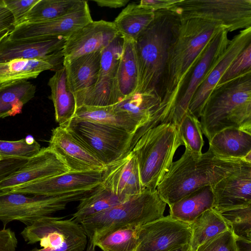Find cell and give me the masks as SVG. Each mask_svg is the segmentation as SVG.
<instances>
[{
    "label": "cell",
    "instance_id": "cell-31",
    "mask_svg": "<svg viewBox=\"0 0 251 251\" xmlns=\"http://www.w3.org/2000/svg\"><path fill=\"white\" fill-rule=\"evenodd\" d=\"M74 117L119 128L133 134L134 137L140 129L139 125L127 114L115 109L113 105H82L76 108Z\"/></svg>",
    "mask_w": 251,
    "mask_h": 251
},
{
    "label": "cell",
    "instance_id": "cell-37",
    "mask_svg": "<svg viewBox=\"0 0 251 251\" xmlns=\"http://www.w3.org/2000/svg\"><path fill=\"white\" fill-rule=\"evenodd\" d=\"M177 127L185 148L194 153L201 154L204 141L198 118L187 111Z\"/></svg>",
    "mask_w": 251,
    "mask_h": 251
},
{
    "label": "cell",
    "instance_id": "cell-35",
    "mask_svg": "<svg viewBox=\"0 0 251 251\" xmlns=\"http://www.w3.org/2000/svg\"><path fill=\"white\" fill-rule=\"evenodd\" d=\"M154 15V11L142 7L138 4L129 3L113 23L120 34L135 40L148 26Z\"/></svg>",
    "mask_w": 251,
    "mask_h": 251
},
{
    "label": "cell",
    "instance_id": "cell-14",
    "mask_svg": "<svg viewBox=\"0 0 251 251\" xmlns=\"http://www.w3.org/2000/svg\"><path fill=\"white\" fill-rule=\"evenodd\" d=\"M102 171L67 173L19 185L3 192L53 196L69 192L90 190L102 182Z\"/></svg>",
    "mask_w": 251,
    "mask_h": 251
},
{
    "label": "cell",
    "instance_id": "cell-3",
    "mask_svg": "<svg viewBox=\"0 0 251 251\" xmlns=\"http://www.w3.org/2000/svg\"><path fill=\"white\" fill-rule=\"evenodd\" d=\"M180 23V16L175 10L154 11L151 23L134 40L138 73L136 93L159 96L169 53Z\"/></svg>",
    "mask_w": 251,
    "mask_h": 251
},
{
    "label": "cell",
    "instance_id": "cell-17",
    "mask_svg": "<svg viewBox=\"0 0 251 251\" xmlns=\"http://www.w3.org/2000/svg\"><path fill=\"white\" fill-rule=\"evenodd\" d=\"M251 43V26L234 36L195 93L188 111L194 116L201 117L202 109L213 89L239 54Z\"/></svg>",
    "mask_w": 251,
    "mask_h": 251
},
{
    "label": "cell",
    "instance_id": "cell-42",
    "mask_svg": "<svg viewBox=\"0 0 251 251\" xmlns=\"http://www.w3.org/2000/svg\"><path fill=\"white\" fill-rule=\"evenodd\" d=\"M5 7L12 14L14 27L21 24L32 7L39 0H3Z\"/></svg>",
    "mask_w": 251,
    "mask_h": 251
},
{
    "label": "cell",
    "instance_id": "cell-33",
    "mask_svg": "<svg viewBox=\"0 0 251 251\" xmlns=\"http://www.w3.org/2000/svg\"><path fill=\"white\" fill-rule=\"evenodd\" d=\"M142 225L117 228L89 240L102 251H135Z\"/></svg>",
    "mask_w": 251,
    "mask_h": 251
},
{
    "label": "cell",
    "instance_id": "cell-16",
    "mask_svg": "<svg viewBox=\"0 0 251 251\" xmlns=\"http://www.w3.org/2000/svg\"><path fill=\"white\" fill-rule=\"evenodd\" d=\"M63 159L71 172L102 171L106 166L65 126L52 129L49 146Z\"/></svg>",
    "mask_w": 251,
    "mask_h": 251
},
{
    "label": "cell",
    "instance_id": "cell-51",
    "mask_svg": "<svg viewBox=\"0 0 251 251\" xmlns=\"http://www.w3.org/2000/svg\"><path fill=\"white\" fill-rule=\"evenodd\" d=\"M85 251H96V246L94 245L93 242L89 240L88 243Z\"/></svg>",
    "mask_w": 251,
    "mask_h": 251
},
{
    "label": "cell",
    "instance_id": "cell-4",
    "mask_svg": "<svg viewBox=\"0 0 251 251\" xmlns=\"http://www.w3.org/2000/svg\"><path fill=\"white\" fill-rule=\"evenodd\" d=\"M200 117L202 132L208 141L227 128L251 133V73L217 85Z\"/></svg>",
    "mask_w": 251,
    "mask_h": 251
},
{
    "label": "cell",
    "instance_id": "cell-27",
    "mask_svg": "<svg viewBox=\"0 0 251 251\" xmlns=\"http://www.w3.org/2000/svg\"><path fill=\"white\" fill-rule=\"evenodd\" d=\"M49 97L54 108L55 119L60 126H65L74 117L77 108L75 98L68 87L64 66L55 71L48 83Z\"/></svg>",
    "mask_w": 251,
    "mask_h": 251
},
{
    "label": "cell",
    "instance_id": "cell-2",
    "mask_svg": "<svg viewBox=\"0 0 251 251\" xmlns=\"http://www.w3.org/2000/svg\"><path fill=\"white\" fill-rule=\"evenodd\" d=\"M244 161L218 157L210 149L198 154L185 148L181 157L172 162L156 190L170 206L200 188L213 186L239 170Z\"/></svg>",
    "mask_w": 251,
    "mask_h": 251
},
{
    "label": "cell",
    "instance_id": "cell-7",
    "mask_svg": "<svg viewBox=\"0 0 251 251\" xmlns=\"http://www.w3.org/2000/svg\"><path fill=\"white\" fill-rule=\"evenodd\" d=\"M94 189L53 196L0 192V221L4 228L14 221L28 226L40 219L64 210L69 203L79 201Z\"/></svg>",
    "mask_w": 251,
    "mask_h": 251
},
{
    "label": "cell",
    "instance_id": "cell-20",
    "mask_svg": "<svg viewBox=\"0 0 251 251\" xmlns=\"http://www.w3.org/2000/svg\"><path fill=\"white\" fill-rule=\"evenodd\" d=\"M212 187L213 208L220 213L251 204V162L245 160L239 170Z\"/></svg>",
    "mask_w": 251,
    "mask_h": 251
},
{
    "label": "cell",
    "instance_id": "cell-34",
    "mask_svg": "<svg viewBox=\"0 0 251 251\" xmlns=\"http://www.w3.org/2000/svg\"><path fill=\"white\" fill-rule=\"evenodd\" d=\"M191 230L190 245L192 251L217 234L230 229L221 213L214 208L209 209L189 224Z\"/></svg>",
    "mask_w": 251,
    "mask_h": 251
},
{
    "label": "cell",
    "instance_id": "cell-23",
    "mask_svg": "<svg viewBox=\"0 0 251 251\" xmlns=\"http://www.w3.org/2000/svg\"><path fill=\"white\" fill-rule=\"evenodd\" d=\"M62 50L46 57L35 59H14L0 63V84L36 78L42 72L57 71L63 67Z\"/></svg>",
    "mask_w": 251,
    "mask_h": 251
},
{
    "label": "cell",
    "instance_id": "cell-24",
    "mask_svg": "<svg viewBox=\"0 0 251 251\" xmlns=\"http://www.w3.org/2000/svg\"><path fill=\"white\" fill-rule=\"evenodd\" d=\"M101 51L64 60L67 84L75 96L88 90L96 82L100 67Z\"/></svg>",
    "mask_w": 251,
    "mask_h": 251
},
{
    "label": "cell",
    "instance_id": "cell-18",
    "mask_svg": "<svg viewBox=\"0 0 251 251\" xmlns=\"http://www.w3.org/2000/svg\"><path fill=\"white\" fill-rule=\"evenodd\" d=\"M119 34L113 22L92 21L67 38L62 49L64 60L101 51Z\"/></svg>",
    "mask_w": 251,
    "mask_h": 251
},
{
    "label": "cell",
    "instance_id": "cell-5",
    "mask_svg": "<svg viewBox=\"0 0 251 251\" xmlns=\"http://www.w3.org/2000/svg\"><path fill=\"white\" fill-rule=\"evenodd\" d=\"M166 203L156 189L146 188L124 202L88 217L80 224L89 239L112 229L142 225L164 217Z\"/></svg>",
    "mask_w": 251,
    "mask_h": 251
},
{
    "label": "cell",
    "instance_id": "cell-21",
    "mask_svg": "<svg viewBox=\"0 0 251 251\" xmlns=\"http://www.w3.org/2000/svg\"><path fill=\"white\" fill-rule=\"evenodd\" d=\"M101 184L118 195L127 197L146 189L141 184L137 161L132 151L124 158L106 166Z\"/></svg>",
    "mask_w": 251,
    "mask_h": 251
},
{
    "label": "cell",
    "instance_id": "cell-48",
    "mask_svg": "<svg viewBox=\"0 0 251 251\" xmlns=\"http://www.w3.org/2000/svg\"><path fill=\"white\" fill-rule=\"evenodd\" d=\"M238 251H251V241L237 239Z\"/></svg>",
    "mask_w": 251,
    "mask_h": 251
},
{
    "label": "cell",
    "instance_id": "cell-8",
    "mask_svg": "<svg viewBox=\"0 0 251 251\" xmlns=\"http://www.w3.org/2000/svg\"><path fill=\"white\" fill-rule=\"evenodd\" d=\"M105 166L125 157L133 148L134 135L101 123L74 117L65 126Z\"/></svg>",
    "mask_w": 251,
    "mask_h": 251
},
{
    "label": "cell",
    "instance_id": "cell-43",
    "mask_svg": "<svg viewBox=\"0 0 251 251\" xmlns=\"http://www.w3.org/2000/svg\"><path fill=\"white\" fill-rule=\"evenodd\" d=\"M27 160L21 157L0 156V181L18 170Z\"/></svg>",
    "mask_w": 251,
    "mask_h": 251
},
{
    "label": "cell",
    "instance_id": "cell-10",
    "mask_svg": "<svg viewBox=\"0 0 251 251\" xmlns=\"http://www.w3.org/2000/svg\"><path fill=\"white\" fill-rule=\"evenodd\" d=\"M172 10L181 20L197 18L215 22L227 32L251 26V0H178Z\"/></svg>",
    "mask_w": 251,
    "mask_h": 251
},
{
    "label": "cell",
    "instance_id": "cell-45",
    "mask_svg": "<svg viewBox=\"0 0 251 251\" xmlns=\"http://www.w3.org/2000/svg\"><path fill=\"white\" fill-rule=\"evenodd\" d=\"M178 0H142L139 6L152 11L161 10H172Z\"/></svg>",
    "mask_w": 251,
    "mask_h": 251
},
{
    "label": "cell",
    "instance_id": "cell-25",
    "mask_svg": "<svg viewBox=\"0 0 251 251\" xmlns=\"http://www.w3.org/2000/svg\"><path fill=\"white\" fill-rule=\"evenodd\" d=\"M209 149L223 158L243 159L251 162V133L236 128H227L209 141Z\"/></svg>",
    "mask_w": 251,
    "mask_h": 251
},
{
    "label": "cell",
    "instance_id": "cell-11",
    "mask_svg": "<svg viewBox=\"0 0 251 251\" xmlns=\"http://www.w3.org/2000/svg\"><path fill=\"white\" fill-rule=\"evenodd\" d=\"M123 43L124 37L120 34L101 50L97 80L92 87L75 96L77 108L82 105L111 106L121 100L117 89L116 75Z\"/></svg>",
    "mask_w": 251,
    "mask_h": 251
},
{
    "label": "cell",
    "instance_id": "cell-40",
    "mask_svg": "<svg viewBox=\"0 0 251 251\" xmlns=\"http://www.w3.org/2000/svg\"><path fill=\"white\" fill-rule=\"evenodd\" d=\"M249 73H251V43L235 58L217 85Z\"/></svg>",
    "mask_w": 251,
    "mask_h": 251
},
{
    "label": "cell",
    "instance_id": "cell-30",
    "mask_svg": "<svg viewBox=\"0 0 251 251\" xmlns=\"http://www.w3.org/2000/svg\"><path fill=\"white\" fill-rule=\"evenodd\" d=\"M123 37L122 51L116 75L117 89L121 100L136 93L138 76L134 40Z\"/></svg>",
    "mask_w": 251,
    "mask_h": 251
},
{
    "label": "cell",
    "instance_id": "cell-50",
    "mask_svg": "<svg viewBox=\"0 0 251 251\" xmlns=\"http://www.w3.org/2000/svg\"><path fill=\"white\" fill-rule=\"evenodd\" d=\"M12 29L6 28L0 31V42L5 37L7 36Z\"/></svg>",
    "mask_w": 251,
    "mask_h": 251
},
{
    "label": "cell",
    "instance_id": "cell-22",
    "mask_svg": "<svg viewBox=\"0 0 251 251\" xmlns=\"http://www.w3.org/2000/svg\"><path fill=\"white\" fill-rule=\"evenodd\" d=\"M8 36V35H7ZM67 38L13 40L7 36L0 42V63L14 59H35L62 50Z\"/></svg>",
    "mask_w": 251,
    "mask_h": 251
},
{
    "label": "cell",
    "instance_id": "cell-29",
    "mask_svg": "<svg viewBox=\"0 0 251 251\" xmlns=\"http://www.w3.org/2000/svg\"><path fill=\"white\" fill-rule=\"evenodd\" d=\"M36 86L27 80L0 84V118L22 113L24 105L32 99Z\"/></svg>",
    "mask_w": 251,
    "mask_h": 251
},
{
    "label": "cell",
    "instance_id": "cell-44",
    "mask_svg": "<svg viewBox=\"0 0 251 251\" xmlns=\"http://www.w3.org/2000/svg\"><path fill=\"white\" fill-rule=\"evenodd\" d=\"M18 240L10 228L0 230V251H16Z\"/></svg>",
    "mask_w": 251,
    "mask_h": 251
},
{
    "label": "cell",
    "instance_id": "cell-52",
    "mask_svg": "<svg viewBox=\"0 0 251 251\" xmlns=\"http://www.w3.org/2000/svg\"><path fill=\"white\" fill-rule=\"evenodd\" d=\"M3 5H4V3H3V0H0V6Z\"/></svg>",
    "mask_w": 251,
    "mask_h": 251
},
{
    "label": "cell",
    "instance_id": "cell-49",
    "mask_svg": "<svg viewBox=\"0 0 251 251\" xmlns=\"http://www.w3.org/2000/svg\"><path fill=\"white\" fill-rule=\"evenodd\" d=\"M167 251H192L189 243L173 248Z\"/></svg>",
    "mask_w": 251,
    "mask_h": 251
},
{
    "label": "cell",
    "instance_id": "cell-36",
    "mask_svg": "<svg viewBox=\"0 0 251 251\" xmlns=\"http://www.w3.org/2000/svg\"><path fill=\"white\" fill-rule=\"evenodd\" d=\"M80 0H39L21 24L41 23L56 19L73 10Z\"/></svg>",
    "mask_w": 251,
    "mask_h": 251
},
{
    "label": "cell",
    "instance_id": "cell-26",
    "mask_svg": "<svg viewBox=\"0 0 251 251\" xmlns=\"http://www.w3.org/2000/svg\"><path fill=\"white\" fill-rule=\"evenodd\" d=\"M160 102L158 95L135 93L113 105L115 109L127 114L140 127L134 137L133 147L143 135L144 127L156 113Z\"/></svg>",
    "mask_w": 251,
    "mask_h": 251
},
{
    "label": "cell",
    "instance_id": "cell-19",
    "mask_svg": "<svg viewBox=\"0 0 251 251\" xmlns=\"http://www.w3.org/2000/svg\"><path fill=\"white\" fill-rule=\"evenodd\" d=\"M69 171L63 159L52 149L49 146L43 148L18 170L0 181V192Z\"/></svg>",
    "mask_w": 251,
    "mask_h": 251
},
{
    "label": "cell",
    "instance_id": "cell-46",
    "mask_svg": "<svg viewBox=\"0 0 251 251\" xmlns=\"http://www.w3.org/2000/svg\"><path fill=\"white\" fill-rule=\"evenodd\" d=\"M14 19L11 13L4 6H0V31L14 27Z\"/></svg>",
    "mask_w": 251,
    "mask_h": 251
},
{
    "label": "cell",
    "instance_id": "cell-38",
    "mask_svg": "<svg viewBox=\"0 0 251 251\" xmlns=\"http://www.w3.org/2000/svg\"><path fill=\"white\" fill-rule=\"evenodd\" d=\"M220 213L236 239L251 241V204Z\"/></svg>",
    "mask_w": 251,
    "mask_h": 251
},
{
    "label": "cell",
    "instance_id": "cell-39",
    "mask_svg": "<svg viewBox=\"0 0 251 251\" xmlns=\"http://www.w3.org/2000/svg\"><path fill=\"white\" fill-rule=\"evenodd\" d=\"M41 149L40 145L30 135L17 141L0 140V156L28 159Z\"/></svg>",
    "mask_w": 251,
    "mask_h": 251
},
{
    "label": "cell",
    "instance_id": "cell-47",
    "mask_svg": "<svg viewBox=\"0 0 251 251\" xmlns=\"http://www.w3.org/2000/svg\"><path fill=\"white\" fill-rule=\"evenodd\" d=\"M93 1L97 3L100 7H107L110 8H120L126 5L128 0H95Z\"/></svg>",
    "mask_w": 251,
    "mask_h": 251
},
{
    "label": "cell",
    "instance_id": "cell-9",
    "mask_svg": "<svg viewBox=\"0 0 251 251\" xmlns=\"http://www.w3.org/2000/svg\"><path fill=\"white\" fill-rule=\"evenodd\" d=\"M21 234L27 244L40 242L43 247L25 251H84L87 243L83 228L72 218H42L26 226Z\"/></svg>",
    "mask_w": 251,
    "mask_h": 251
},
{
    "label": "cell",
    "instance_id": "cell-15",
    "mask_svg": "<svg viewBox=\"0 0 251 251\" xmlns=\"http://www.w3.org/2000/svg\"><path fill=\"white\" fill-rule=\"evenodd\" d=\"M191 238L189 224L169 215L141 226L138 245L135 251H167L190 244Z\"/></svg>",
    "mask_w": 251,
    "mask_h": 251
},
{
    "label": "cell",
    "instance_id": "cell-32",
    "mask_svg": "<svg viewBox=\"0 0 251 251\" xmlns=\"http://www.w3.org/2000/svg\"><path fill=\"white\" fill-rule=\"evenodd\" d=\"M129 197L118 195L100 184L79 201L72 218L80 223L88 217L108 210L124 202Z\"/></svg>",
    "mask_w": 251,
    "mask_h": 251
},
{
    "label": "cell",
    "instance_id": "cell-13",
    "mask_svg": "<svg viewBox=\"0 0 251 251\" xmlns=\"http://www.w3.org/2000/svg\"><path fill=\"white\" fill-rule=\"evenodd\" d=\"M93 21L87 2L81 0L67 14L47 22L24 23L14 27L7 36L10 39L68 38Z\"/></svg>",
    "mask_w": 251,
    "mask_h": 251
},
{
    "label": "cell",
    "instance_id": "cell-28",
    "mask_svg": "<svg viewBox=\"0 0 251 251\" xmlns=\"http://www.w3.org/2000/svg\"><path fill=\"white\" fill-rule=\"evenodd\" d=\"M214 194L211 186L200 188L169 206L172 218L190 224L200 214L213 207Z\"/></svg>",
    "mask_w": 251,
    "mask_h": 251
},
{
    "label": "cell",
    "instance_id": "cell-6",
    "mask_svg": "<svg viewBox=\"0 0 251 251\" xmlns=\"http://www.w3.org/2000/svg\"><path fill=\"white\" fill-rule=\"evenodd\" d=\"M182 145L177 127L171 123L160 124L140 137L131 151L136 157L144 188L156 189Z\"/></svg>",
    "mask_w": 251,
    "mask_h": 251
},
{
    "label": "cell",
    "instance_id": "cell-12",
    "mask_svg": "<svg viewBox=\"0 0 251 251\" xmlns=\"http://www.w3.org/2000/svg\"><path fill=\"white\" fill-rule=\"evenodd\" d=\"M227 34V31L224 28L219 31L206 45L192 69L170 117V123L177 127L188 111L198 88L228 46L230 40L228 39Z\"/></svg>",
    "mask_w": 251,
    "mask_h": 251
},
{
    "label": "cell",
    "instance_id": "cell-41",
    "mask_svg": "<svg viewBox=\"0 0 251 251\" xmlns=\"http://www.w3.org/2000/svg\"><path fill=\"white\" fill-rule=\"evenodd\" d=\"M196 251H238L237 239L228 229L203 243Z\"/></svg>",
    "mask_w": 251,
    "mask_h": 251
},
{
    "label": "cell",
    "instance_id": "cell-1",
    "mask_svg": "<svg viewBox=\"0 0 251 251\" xmlns=\"http://www.w3.org/2000/svg\"><path fill=\"white\" fill-rule=\"evenodd\" d=\"M222 28L217 23L201 18L181 20L159 90L161 102L157 112L162 123H170L176 102L192 69L206 45Z\"/></svg>",
    "mask_w": 251,
    "mask_h": 251
}]
</instances>
